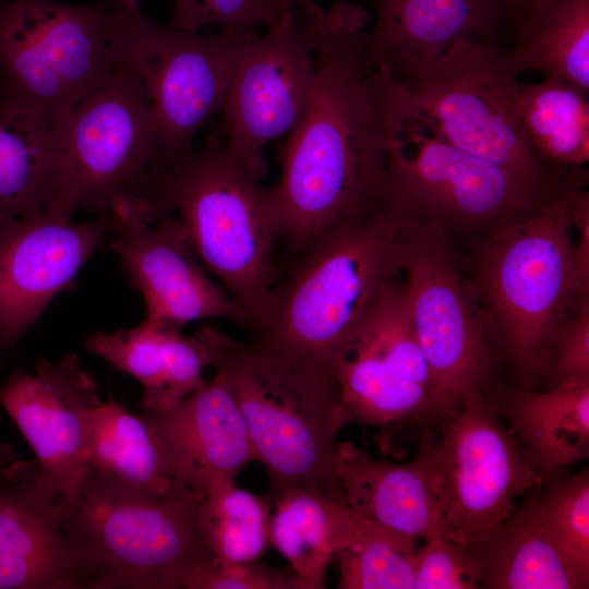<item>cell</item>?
<instances>
[{"instance_id": "6da1fadb", "label": "cell", "mask_w": 589, "mask_h": 589, "mask_svg": "<svg viewBox=\"0 0 589 589\" xmlns=\"http://www.w3.org/2000/svg\"><path fill=\"white\" fill-rule=\"evenodd\" d=\"M315 80L306 110L279 149L268 188L279 240L298 255L330 227L384 207L387 130L383 76L370 52L368 12L305 0Z\"/></svg>"}, {"instance_id": "7a4b0ae2", "label": "cell", "mask_w": 589, "mask_h": 589, "mask_svg": "<svg viewBox=\"0 0 589 589\" xmlns=\"http://www.w3.org/2000/svg\"><path fill=\"white\" fill-rule=\"evenodd\" d=\"M148 223L172 214L190 245L252 329L276 277L279 233L268 188L248 173L218 131L172 158L154 163L130 193Z\"/></svg>"}, {"instance_id": "3957f363", "label": "cell", "mask_w": 589, "mask_h": 589, "mask_svg": "<svg viewBox=\"0 0 589 589\" xmlns=\"http://www.w3.org/2000/svg\"><path fill=\"white\" fill-rule=\"evenodd\" d=\"M209 368L226 378L269 493L297 486L345 504L335 476L336 435L348 423L332 370L255 338L196 332Z\"/></svg>"}, {"instance_id": "277c9868", "label": "cell", "mask_w": 589, "mask_h": 589, "mask_svg": "<svg viewBox=\"0 0 589 589\" xmlns=\"http://www.w3.org/2000/svg\"><path fill=\"white\" fill-rule=\"evenodd\" d=\"M297 256L267 292L251 330L333 371L341 348L399 281L402 218L382 207L323 231Z\"/></svg>"}, {"instance_id": "5b68a950", "label": "cell", "mask_w": 589, "mask_h": 589, "mask_svg": "<svg viewBox=\"0 0 589 589\" xmlns=\"http://www.w3.org/2000/svg\"><path fill=\"white\" fill-rule=\"evenodd\" d=\"M380 70L387 116L503 167L542 199L577 187L528 141L519 74L498 44L460 43L433 60Z\"/></svg>"}, {"instance_id": "8992f818", "label": "cell", "mask_w": 589, "mask_h": 589, "mask_svg": "<svg viewBox=\"0 0 589 589\" xmlns=\"http://www.w3.org/2000/svg\"><path fill=\"white\" fill-rule=\"evenodd\" d=\"M573 187L478 242L467 277L489 337L524 388L545 370L561 324L577 310Z\"/></svg>"}, {"instance_id": "52a82bcc", "label": "cell", "mask_w": 589, "mask_h": 589, "mask_svg": "<svg viewBox=\"0 0 589 589\" xmlns=\"http://www.w3.org/2000/svg\"><path fill=\"white\" fill-rule=\"evenodd\" d=\"M193 491L158 493L88 467L61 503V522L85 589H182L212 554L197 527Z\"/></svg>"}, {"instance_id": "ba28073f", "label": "cell", "mask_w": 589, "mask_h": 589, "mask_svg": "<svg viewBox=\"0 0 589 589\" xmlns=\"http://www.w3.org/2000/svg\"><path fill=\"white\" fill-rule=\"evenodd\" d=\"M119 63L117 0L0 1V99L55 131Z\"/></svg>"}, {"instance_id": "9c48e42d", "label": "cell", "mask_w": 589, "mask_h": 589, "mask_svg": "<svg viewBox=\"0 0 589 589\" xmlns=\"http://www.w3.org/2000/svg\"><path fill=\"white\" fill-rule=\"evenodd\" d=\"M384 206L400 216L478 242L549 200L503 167L386 115Z\"/></svg>"}, {"instance_id": "30bf717a", "label": "cell", "mask_w": 589, "mask_h": 589, "mask_svg": "<svg viewBox=\"0 0 589 589\" xmlns=\"http://www.w3.org/2000/svg\"><path fill=\"white\" fill-rule=\"evenodd\" d=\"M118 1L121 63L136 73L147 98L156 161L192 148L196 131L221 108L254 28L224 27L202 36L147 19L139 0Z\"/></svg>"}, {"instance_id": "8fae6325", "label": "cell", "mask_w": 589, "mask_h": 589, "mask_svg": "<svg viewBox=\"0 0 589 589\" xmlns=\"http://www.w3.org/2000/svg\"><path fill=\"white\" fill-rule=\"evenodd\" d=\"M59 178L49 215L71 218L77 209L108 212L155 160L147 98L134 70L119 63L82 97L56 129Z\"/></svg>"}, {"instance_id": "7c38bea8", "label": "cell", "mask_w": 589, "mask_h": 589, "mask_svg": "<svg viewBox=\"0 0 589 589\" xmlns=\"http://www.w3.org/2000/svg\"><path fill=\"white\" fill-rule=\"evenodd\" d=\"M426 432L430 470L445 537L469 550L515 510L541 476L483 394L467 395Z\"/></svg>"}, {"instance_id": "4fadbf2b", "label": "cell", "mask_w": 589, "mask_h": 589, "mask_svg": "<svg viewBox=\"0 0 589 589\" xmlns=\"http://www.w3.org/2000/svg\"><path fill=\"white\" fill-rule=\"evenodd\" d=\"M401 218V287L444 419L467 395L483 394L492 374L489 337L453 241L437 227Z\"/></svg>"}, {"instance_id": "5bb4252c", "label": "cell", "mask_w": 589, "mask_h": 589, "mask_svg": "<svg viewBox=\"0 0 589 589\" xmlns=\"http://www.w3.org/2000/svg\"><path fill=\"white\" fill-rule=\"evenodd\" d=\"M303 1L247 45L220 108L226 148L257 180L267 172L265 146L298 125L312 95L315 53Z\"/></svg>"}, {"instance_id": "9a60e30c", "label": "cell", "mask_w": 589, "mask_h": 589, "mask_svg": "<svg viewBox=\"0 0 589 589\" xmlns=\"http://www.w3.org/2000/svg\"><path fill=\"white\" fill-rule=\"evenodd\" d=\"M333 371L348 423L385 434L443 420L400 280L341 348Z\"/></svg>"}, {"instance_id": "2e32d148", "label": "cell", "mask_w": 589, "mask_h": 589, "mask_svg": "<svg viewBox=\"0 0 589 589\" xmlns=\"http://www.w3.org/2000/svg\"><path fill=\"white\" fill-rule=\"evenodd\" d=\"M99 216L112 233L108 248L118 254L130 284L144 299V318L177 330L208 318L247 327L228 292L206 274L177 216L165 215L152 227L129 196Z\"/></svg>"}, {"instance_id": "e0dca14e", "label": "cell", "mask_w": 589, "mask_h": 589, "mask_svg": "<svg viewBox=\"0 0 589 589\" xmlns=\"http://www.w3.org/2000/svg\"><path fill=\"white\" fill-rule=\"evenodd\" d=\"M76 354L38 359L34 373L16 368L0 384V405L40 466L45 489L67 502L88 470V423L101 401Z\"/></svg>"}, {"instance_id": "ac0fdd59", "label": "cell", "mask_w": 589, "mask_h": 589, "mask_svg": "<svg viewBox=\"0 0 589 589\" xmlns=\"http://www.w3.org/2000/svg\"><path fill=\"white\" fill-rule=\"evenodd\" d=\"M107 223L49 214L0 220V369L50 301L104 244Z\"/></svg>"}, {"instance_id": "d6986e66", "label": "cell", "mask_w": 589, "mask_h": 589, "mask_svg": "<svg viewBox=\"0 0 589 589\" xmlns=\"http://www.w3.org/2000/svg\"><path fill=\"white\" fill-rule=\"evenodd\" d=\"M0 589H85L60 503L35 458L0 462Z\"/></svg>"}, {"instance_id": "ffe728a7", "label": "cell", "mask_w": 589, "mask_h": 589, "mask_svg": "<svg viewBox=\"0 0 589 589\" xmlns=\"http://www.w3.org/2000/svg\"><path fill=\"white\" fill-rule=\"evenodd\" d=\"M141 414L161 436L180 478L203 500L256 461L244 420L218 371L172 407L142 408Z\"/></svg>"}, {"instance_id": "44dd1931", "label": "cell", "mask_w": 589, "mask_h": 589, "mask_svg": "<svg viewBox=\"0 0 589 589\" xmlns=\"http://www.w3.org/2000/svg\"><path fill=\"white\" fill-rule=\"evenodd\" d=\"M334 469L345 504L353 513L416 541L445 537L425 434L405 464L373 458L352 442H337Z\"/></svg>"}, {"instance_id": "7402d4cb", "label": "cell", "mask_w": 589, "mask_h": 589, "mask_svg": "<svg viewBox=\"0 0 589 589\" xmlns=\"http://www.w3.org/2000/svg\"><path fill=\"white\" fill-rule=\"evenodd\" d=\"M370 52L377 68L433 60L467 41L497 44L502 0H374Z\"/></svg>"}, {"instance_id": "603a6c76", "label": "cell", "mask_w": 589, "mask_h": 589, "mask_svg": "<svg viewBox=\"0 0 589 589\" xmlns=\"http://www.w3.org/2000/svg\"><path fill=\"white\" fill-rule=\"evenodd\" d=\"M83 346L141 384L143 409L172 407L205 383L203 370L209 368L196 334L184 337L146 318L129 329L95 332Z\"/></svg>"}, {"instance_id": "cb8c5ba5", "label": "cell", "mask_w": 589, "mask_h": 589, "mask_svg": "<svg viewBox=\"0 0 589 589\" xmlns=\"http://www.w3.org/2000/svg\"><path fill=\"white\" fill-rule=\"evenodd\" d=\"M468 551L480 570L479 587L588 588L561 551L534 500L515 509Z\"/></svg>"}, {"instance_id": "d4e9b609", "label": "cell", "mask_w": 589, "mask_h": 589, "mask_svg": "<svg viewBox=\"0 0 589 589\" xmlns=\"http://www.w3.org/2000/svg\"><path fill=\"white\" fill-rule=\"evenodd\" d=\"M272 503L268 542L286 558L300 589L325 588L332 558L357 529L344 503L297 486L268 493Z\"/></svg>"}, {"instance_id": "484cf974", "label": "cell", "mask_w": 589, "mask_h": 589, "mask_svg": "<svg viewBox=\"0 0 589 589\" xmlns=\"http://www.w3.org/2000/svg\"><path fill=\"white\" fill-rule=\"evenodd\" d=\"M509 419L533 466L550 474L589 457V377L572 378L546 392L524 388Z\"/></svg>"}, {"instance_id": "4316f807", "label": "cell", "mask_w": 589, "mask_h": 589, "mask_svg": "<svg viewBox=\"0 0 589 589\" xmlns=\"http://www.w3.org/2000/svg\"><path fill=\"white\" fill-rule=\"evenodd\" d=\"M88 467L158 493L192 491L154 425L112 399L101 400L91 413Z\"/></svg>"}, {"instance_id": "83f0119b", "label": "cell", "mask_w": 589, "mask_h": 589, "mask_svg": "<svg viewBox=\"0 0 589 589\" xmlns=\"http://www.w3.org/2000/svg\"><path fill=\"white\" fill-rule=\"evenodd\" d=\"M505 49L518 74L541 71L589 93V0H528Z\"/></svg>"}, {"instance_id": "f1b7e54d", "label": "cell", "mask_w": 589, "mask_h": 589, "mask_svg": "<svg viewBox=\"0 0 589 589\" xmlns=\"http://www.w3.org/2000/svg\"><path fill=\"white\" fill-rule=\"evenodd\" d=\"M58 178L55 130L0 99V220L48 214Z\"/></svg>"}, {"instance_id": "f546056e", "label": "cell", "mask_w": 589, "mask_h": 589, "mask_svg": "<svg viewBox=\"0 0 589 589\" xmlns=\"http://www.w3.org/2000/svg\"><path fill=\"white\" fill-rule=\"evenodd\" d=\"M588 94L554 75L521 83L518 111L536 154L550 167L572 177L589 161Z\"/></svg>"}, {"instance_id": "4dcf8cb0", "label": "cell", "mask_w": 589, "mask_h": 589, "mask_svg": "<svg viewBox=\"0 0 589 589\" xmlns=\"http://www.w3.org/2000/svg\"><path fill=\"white\" fill-rule=\"evenodd\" d=\"M268 496L227 483L207 493L197 510L205 548L221 564L257 561L268 543Z\"/></svg>"}, {"instance_id": "1f68e13d", "label": "cell", "mask_w": 589, "mask_h": 589, "mask_svg": "<svg viewBox=\"0 0 589 589\" xmlns=\"http://www.w3.org/2000/svg\"><path fill=\"white\" fill-rule=\"evenodd\" d=\"M357 529L336 554L340 589H413L417 541L356 514Z\"/></svg>"}, {"instance_id": "d6a6232c", "label": "cell", "mask_w": 589, "mask_h": 589, "mask_svg": "<svg viewBox=\"0 0 589 589\" xmlns=\"http://www.w3.org/2000/svg\"><path fill=\"white\" fill-rule=\"evenodd\" d=\"M536 506L567 561L589 585V472L556 482ZM589 587V586H588Z\"/></svg>"}, {"instance_id": "836d02e7", "label": "cell", "mask_w": 589, "mask_h": 589, "mask_svg": "<svg viewBox=\"0 0 589 589\" xmlns=\"http://www.w3.org/2000/svg\"><path fill=\"white\" fill-rule=\"evenodd\" d=\"M303 0H173L169 25L197 33L205 25L254 28L266 25Z\"/></svg>"}, {"instance_id": "e575fe53", "label": "cell", "mask_w": 589, "mask_h": 589, "mask_svg": "<svg viewBox=\"0 0 589 589\" xmlns=\"http://www.w3.org/2000/svg\"><path fill=\"white\" fill-rule=\"evenodd\" d=\"M479 581L472 555L446 537L425 540L416 552L413 589H474Z\"/></svg>"}, {"instance_id": "d590c367", "label": "cell", "mask_w": 589, "mask_h": 589, "mask_svg": "<svg viewBox=\"0 0 589 589\" xmlns=\"http://www.w3.org/2000/svg\"><path fill=\"white\" fill-rule=\"evenodd\" d=\"M184 589H300L289 568H272L257 561L221 564L208 556L189 575Z\"/></svg>"}, {"instance_id": "8d00e7d4", "label": "cell", "mask_w": 589, "mask_h": 589, "mask_svg": "<svg viewBox=\"0 0 589 589\" xmlns=\"http://www.w3.org/2000/svg\"><path fill=\"white\" fill-rule=\"evenodd\" d=\"M549 369L556 384L589 377V303L580 305L556 330L544 371Z\"/></svg>"}, {"instance_id": "74e56055", "label": "cell", "mask_w": 589, "mask_h": 589, "mask_svg": "<svg viewBox=\"0 0 589 589\" xmlns=\"http://www.w3.org/2000/svg\"><path fill=\"white\" fill-rule=\"evenodd\" d=\"M574 223L578 232L574 259L579 308L589 302V193L584 187L575 192Z\"/></svg>"}, {"instance_id": "f35d334b", "label": "cell", "mask_w": 589, "mask_h": 589, "mask_svg": "<svg viewBox=\"0 0 589 589\" xmlns=\"http://www.w3.org/2000/svg\"><path fill=\"white\" fill-rule=\"evenodd\" d=\"M528 0H502L504 9L508 17L516 19L520 11L524 9Z\"/></svg>"}, {"instance_id": "ab89813d", "label": "cell", "mask_w": 589, "mask_h": 589, "mask_svg": "<svg viewBox=\"0 0 589 589\" xmlns=\"http://www.w3.org/2000/svg\"><path fill=\"white\" fill-rule=\"evenodd\" d=\"M12 457H15L13 447L10 444H0V462Z\"/></svg>"}]
</instances>
